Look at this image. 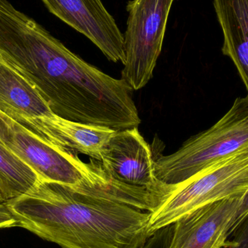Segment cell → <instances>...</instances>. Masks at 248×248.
Listing matches in <instances>:
<instances>
[{"label": "cell", "instance_id": "obj_1", "mask_svg": "<svg viewBox=\"0 0 248 248\" xmlns=\"http://www.w3.org/2000/svg\"><path fill=\"white\" fill-rule=\"evenodd\" d=\"M6 203L18 227L61 248H140L150 237L151 213L55 182Z\"/></svg>", "mask_w": 248, "mask_h": 248}, {"label": "cell", "instance_id": "obj_2", "mask_svg": "<svg viewBox=\"0 0 248 248\" xmlns=\"http://www.w3.org/2000/svg\"><path fill=\"white\" fill-rule=\"evenodd\" d=\"M248 150V95L239 97L214 125L155 160L157 180L177 185L214 165Z\"/></svg>", "mask_w": 248, "mask_h": 248}, {"label": "cell", "instance_id": "obj_3", "mask_svg": "<svg viewBox=\"0 0 248 248\" xmlns=\"http://www.w3.org/2000/svg\"><path fill=\"white\" fill-rule=\"evenodd\" d=\"M248 191V150L240 152L176 185L164 202L151 213L149 234L174 224L188 213Z\"/></svg>", "mask_w": 248, "mask_h": 248}, {"label": "cell", "instance_id": "obj_4", "mask_svg": "<svg viewBox=\"0 0 248 248\" xmlns=\"http://www.w3.org/2000/svg\"><path fill=\"white\" fill-rule=\"evenodd\" d=\"M173 1L133 0L127 4L122 78L133 90L143 88L153 78Z\"/></svg>", "mask_w": 248, "mask_h": 248}, {"label": "cell", "instance_id": "obj_5", "mask_svg": "<svg viewBox=\"0 0 248 248\" xmlns=\"http://www.w3.org/2000/svg\"><path fill=\"white\" fill-rule=\"evenodd\" d=\"M0 142L32 168L42 180L77 188L93 179L89 163L45 142L1 111Z\"/></svg>", "mask_w": 248, "mask_h": 248}, {"label": "cell", "instance_id": "obj_6", "mask_svg": "<svg viewBox=\"0 0 248 248\" xmlns=\"http://www.w3.org/2000/svg\"><path fill=\"white\" fill-rule=\"evenodd\" d=\"M100 161L105 171L113 179L147 188L164 198L176 187L157 180L150 145L138 128L116 131L103 146Z\"/></svg>", "mask_w": 248, "mask_h": 248}, {"label": "cell", "instance_id": "obj_7", "mask_svg": "<svg viewBox=\"0 0 248 248\" xmlns=\"http://www.w3.org/2000/svg\"><path fill=\"white\" fill-rule=\"evenodd\" d=\"M64 23L87 36L108 59L125 63L124 35L101 0H42Z\"/></svg>", "mask_w": 248, "mask_h": 248}, {"label": "cell", "instance_id": "obj_8", "mask_svg": "<svg viewBox=\"0 0 248 248\" xmlns=\"http://www.w3.org/2000/svg\"><path fill=\"white\" fill-rule=\"evenodd\" d=\"M243 195L208 204L181 217L173 224L170 248H230L227 238Z\"/></svg>", "mask_w": 248, "mask_h": 248}, {"label": "cell", "instance_id": "obj_9", "mask_svg": "<svg viewBox=\"0 0 248 248\" xmlns=\"http://www.w3.org/2000/svg\"><path fill=\"white\" fill-rule=\"evenodd\" d=\"M18 124L59 150L81 153L99 161L103 146L116 132L108 127L73 122L56 115Z\"/></svg>", "mask_w": 248, "mask_h": 248}, {"label": "cell", "instance_id": "obj_10", "mask_svg": "<svg viewBox=\"0 0 248 248\" xmlns=\"http://www.w3.org/2000/svg\"><path fill=\"white\" fill-rule=\"evenodd\" d=\"M0 111L17 123L55 115L36 88L1 58Z\"/></svg>", "mask_w": 248, "mask_h": 248}, {"label": "cell", "instance_id": "obj_11", "mask_svg": "<svg viewBox=\"0 0 248 248\" xmlns=\"http://www.w3.org/2000/svg\"><path fill=\"white\" fill-rule=\"evenodd\" d=\"M213 1L224 36L223 54L234 62L248 94V0Z\"/></svg>", "mask_w": 248, "mask_h": 248}, {"label": "cell", "instance_id": "obj_12", "mask_svg": "<svg viewBox=\"0 0 248 248\" xmlns=\"http://www.w3.org/2000/svg\"><path fill=\"white\" fill-rule=\"evenodd\" d=\"M42 180L32 168L0 142V181L7 201L31 192Z\"/></svg>", "mask_w": 248, "mask_h": 248}, {"label": "cell", "instance_id": "obj_13", "mask_svg": "<svg viewBox=\"0 0 248 248\" xmlns=\"http://www.w3.org/2000/svg\"><path fill=\"white\" fill-rule=\"evenodd\" d=\"M173 229V224L157 230L140 248H170Z\"/></svg>", "mask_w": 248, "mask_h": 248}, {"label": "cell", "instance_id": "obj_14", "mask_svg": "<svg viewBox=\"0 0 248 248\" xmlns=\"http://www.w3.org/2000/svg\"><path fill=\"white\" fill-rule=\"evenodd\" d=\"M234 238L229 248H248V215L234 232Z\"/></svg>", "mask_w": 248, "mask_h": 248}, {"label": "cell", "instance_id": "obj_15", "mask_svg": "<svg viewBox=\"0 0 248 248\" xmlns=\"http://www.w3.org/2000/svg\"><path fill=\"white\" fill-rule=\"evenodd\" d=\"M18 227V223L6 202H0V229Z\"/></svg>", "mask_w": 248, "mask_h": 248}, {"label": "cell", "instance_id": "obj_16", "mask_svg": "<svg viewBox=\"0 0 248 248\" xmlns=\"http://www.w3.org/2000/svg\"><path fill=\"white\" fill-rule=\"evenodd\" d=\"M248 215V191L243 195L242 198L241 202H240V207L238 211L234 217V221H233L232 227L231 234H234V232L237 230L242 221Z\"/></svg>", "mask_w": 248, "mask_h": 248}, {"label": "cell", "instance_id": "obj_17", "mask_svg": "<svg viewBox=\"0 0 248 248\" xmlns=\"http://www.w3.org/2000/svg\"><path fill=\"white\" fill-rule=\"evenodd\" d=\"M7 198L2 184L0 181V202H7Z\"/></svg>", "mask_w": 248, "mask_h": 248}]
</instances>
